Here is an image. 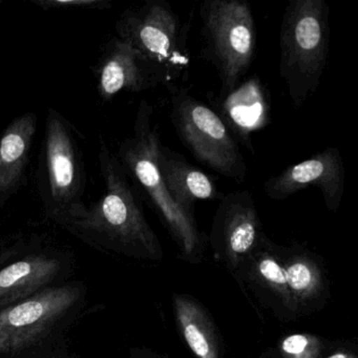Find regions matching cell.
I'll return each mask as SVG.
<instances>
[{
  "instance_id": "13",
  "label": "cell",
  "mask_w": 358,
  "mask_h": 358,
  "mask_svg": "<svg viewBox=\"0 0 358 358\" xmlns=\"http://www.w3.org/2000/svg\"><path fill=\"white\" fill-rule=\"evenodd\" d=\"M158 165L171 198L188 213H194V203L198 201L223 198L210 176L162 143L159 145Z\"/></svg>"
},
{
  "instance_id": "3",
  "label": "cell",
  "mask_w": 358,
  "mask_h": 358,
  "mask_svg": "<svg viewBox=\"0 0 358 358\" xmlns=\"http://www.w3.org/2000/svg\"><path fill=\"white\" fill-rule=\"evenodd\" d=\"M329 13L324 0H291L282 15L278 69L296 108L315 93L326 69Z\"/></svg>"
},
{
  "instance_id": "4",
  "label": "cell",
  "mask_w": 358,
  "mask_h": 358,
  "mask_svg": "<svg viewBox=\"0 0 358 358\" xmlns=\"http://www.w3.org/2000/svg\"><path fill=\"white\" fill-rule=\"evenodd\" d=\"M189 24L165 0H148L125 11L117 24L118 38L127 41L148 62L160 85L175 90L190 66Z\"/></svg>"
},
{
  "instance_id": "14",
  "label": "cell",
  "mask_w": 358,
  "mask_h": 358,
  "mask_svg": "<svg viewBox=\"0 0 358 358\" xmlns=\"http://www.w3.org/2000/svg\"><path fill=\"white\" fill-rule=\"evenodd\" d=\"M37 129L34 113L16 118L0 137V208L22 183Z\"/></svg>"
},
{
  "instance_id": "15",
  "label": "cell",
  "mask_w": 358,
  "mask_h": 358,
  "mask_svg": "<svg viewBox=\"0 0 358 358\" xmlns=\"http://www.w3.org/2000/svg\"><path fill=\"white\" fill-rule=\"evenodd\" d=\"M55 259L31 255L15 262L0 271V310L24 301L49 284L59 271Z\"/></svg>"
},
{
  "instance_id": "11",
  "label": "cell",
  "mask_w": 358,
  "mask_h": 358,
  "mask_svg": "<svg viewBox=\"0 0 358 358\" xmlns=\"http://www.w3.org/2000/svg\"><path fill=\"white\" fill-rule=\"evenodd\" d=\"M213 238L231 259L252 250L259 238V219L249 190L223 196L215 213Z\"/></svg>"
},
{
  "instance_id": "1",
  "label": "cell",
  "mask_w": 358,
  "mask_h": 358,
  "mask_svg": "<svg viewBox=\"0 0 358 358\" xmlns=\"http://www.w3.org/2000/svg\"><path fill=\"white\" fill-rule=\"evenodd\" d=\"M98 158L106 192L68 225L99 236L136 257L161 259L160 243L144 217L136 188L129 183L118 157L102 139Z\"/></svg>"
},
{
  "instance_id": "12",
  "label": "cell",
  "mask_w": 358,
  "mask_h": 358,
  "mask_svg": "<svg viewBox=\"0 0 358 358\" xmlns=\"http://www.w3.org/2000/svg\"><path fill=\"white\" fill-rule=\"evenodd\" d=\"M217 113L234 139L253 152L251 136L267 125L270 103L265 87L257 78L240 83L234 91L219 96Z\"/></svg>"
},
{
  "instance_id": "10",
  "label": "cell",
  "mask_w": 358,
  "mask_h": 358,
  "mask_svg": "<svg viewBox=\"0 0 358 358\" xmlns=\"http://www.w3.org/2000/svg\"><path fill=\"white\" fill-rule=\"evenodd\" d=\"M160 85L143 56L122 39H113L98 70V91L104 100L122 92L140 93Z\"/></svg>"
},
{
  "instance_id": "16",
  "label": "cell",
  "mask_w": 358,
  "mask_h": 358,
  "mask_svg": "<svg viewBox=\"0 0 358 358\" xmlns=\"http://www.w3.org/2000/svg\"><path fill=\"white\" fill-rule=\"evenodd\" d=\"M307 257H292L287 264L280 263L269 253L259 257L257 272L268 286L282 294L295 299H308L320 287V273Z\"/></svg>"
},
{
  "instance_id": "5",
  "label": "cell",
  "mask_w": 358,
  "mask_h": 358,
  "mask_svg": "<svg viewBox=\"0 0 358 358\" xmlns=\"http://www.w3.org/2000/svg\"><path fill=\"white\" fill-rule=\"evenodd\" d=\"M205 57L221 81L220 96L234 91L252 64L257 27L245 0H205L200 7Z\"/></svg>"
},
{
  "instance_id": "7",
  "label": "cell",
  "mask_w": 358,
  "mask_h": 358,
  "mask_svg": "<svg viewBox=\"0 0 358 358\" xmlns=\"http://www.w3.org/2000/svg\"><path fill=\"white\" fill-rule=\"evenodd\" d=\"M41 196L52 217L69 224L85 209L83 166L74 136L64 117L48 112Z\"/></svg>"
},
{
  "instance_id": "8",
  "label": "cell",
  "mask_w": 358,
  "mask_h": 358,
  "mask_svg": "<svg viewBox=\"0 0 358 358\" xmlns=\"http://www.w3.org/2000/svg\"><path fill=\"white\" fill-rule=\"evenodd\" d=\"M76 287L45 289L0 310V354L30 347L78 301Z\"/></svg>"
},
{
  "instance_id": "6",
  "label": "cell",
  "mask_w": 358,
  "mask_h": 358,
  "mask_svg": "<svg viewBox=\"0 0 358 358\" xmlns=\"http://www.w3.org/2000/svg\"><path fill=\"white\" fill-rule=\"evenodd\" d=\"M171 122L182 144L215 173L242 183L247 166L238 143L221 117L187 90L171 91Z\"/></svg>"
},
{
  "instance_id": "18",
  "label": "cell",
  "mask_w": 358,
  "mask_h": 358,
  "mask_svg": "<svg viewBox=\"0 0 358 358\" xmlns=\"http://www.w3.org/2000/svg\"><path fill=\"white\" fill-rule=\"evenodd\" d=\"M280 350L286 358H317L320 345L309 335L293 334L282 341Z\"/></svg>"
},
{
  "instance_id": "20",
  "label": "cell",
  "mask_w": 358,
  "mask_h": 358,
  "mask_svg": "<svg viewBox=\"0 0 358 358\" xmlns=\"http://www.w3.org/2000/svg\"><path fill=\"white\" fill-rule=\"evenodd\" d=\"M328 358H355L354 356L350 355V354L343 353V352H337V353L333 354V355L329 356Z\"/></svg>"
},
{
  "instance_id": "2",
  "label": "cell",
  "mask_w": 358,
  "mask_h": 358,
  "mask_svg": "<svg viewBox=\"0 0 358 358\" xmlns=\"http://www.w3.org/2000/svg\"><path fill=\"white\" fill-rule=\"evenodd\" d=\"M152 117V104L142 100L133 133L121 143L118 159L127 176L136 182L179 245L182 253L188 257H198L202 249V234L194 221V213H188L175 202L163 181L158 165L160 136Z\"/></svg>"
},
{
  "instance_id": "9",
  "label": "cell",
  "mask_w": 358,
  "mask_h": 358,
  "mask_svg": "<svg viewBox=\"0 0 358 358\" xmlns=\"http://www.w3.org/2000/svg\"><path fill=\"white\" fill-rule=\"evenodd\" d=\"M345 169L336 148H328L311 158L290 165L264 183V192L273 201L286 200L307 188H318L329 210L336 211L345 192Z\"/></svg>"
},
{
  "instance_id": "17",
  "label": "cell",
  "mask_w": 358,
  "mask_h": 358,
  "mask_svg": "<svg viewBox=\"0 0 358 358\" xmlns=\"http://www.w3.org/2000/svg\"><path fill=\"white\" fill-rule=\"evenodd\" d=\"M176 314L184 339L198 358H220L219 345L208 317L192 299H175Z\"/></svg>"
},
{
  "instance_id": "19",
  "label": "cell",
  "mask_w": 358,
  "mask_h": 358,
  "mask_svg": "<svg viewBox=\"0 0 358 358\" xmlns=\"http://www.w3.org/2000/svg\"><path fill=\"white\" fill-rule=\"evenodd\" d=\"M37 5L41 6L43 8H47V9H68L69 7L76 8V7H95V6H99L102 7L104 1L101 0H41V1H36Z\"/></svg>"
}]
</instances>
